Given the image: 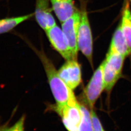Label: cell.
<instances>
[{"mask_svg": "<svg viewBox=\"0 0 131 131\" xmlns=\"http://www.w3.org/2000/svg\"><path fill=\"white\" fill-rule=\"evenodd\" d=\"M44 67L49 84L57 105H63L76 98L73 90L66 84L60 77L52 61L42 51H39L32 46Z\"/></svg>", "mask_w": 131, "mask_h": 131, "instance_id": "obj_1", "label": "cell"}, {"mask_svg": "<svg viewBox=\"0 0 131 131\" xmlns=\"http://www.w3.org/2000/svg\"><path fill=\"white\" fill-rule=\"evenodd\" d=\"M80 10L81 20L78 35V49L92 66L93 38L86 10V4L85 2H81Z\"/></svg>", "mask_w": 131, "mask_h": 131, "instance_id": "obj_2", "label": "cell"}, {"mask_svg": "<svg viewBox=\"0 0 131 131\" xmlns=\"http://www.w3.org/2000/svg\"><path fill=\"white\" fill-rule=\"evenodd\" d=\"M52 109L59 115L68 131H79L82 120V112L80 103L76 98L63 105L56 104L53 105Z\"/></svg>", "mask_w": 131, "mask_h": 131, "instance_id": "obj_3", "label": "cell"}, {"mask_svg": "<svg viewBox=\"0 0 131 131\" xmlns=\"http://www.w3.org/2000/svg\"><path fill=\"white\" fill-rule=\"evenodd\" d=\"M104 65V62L103 61L94 72L83 92L84 104L90 110L93 109L97 101L103 90L105 89L103 80Z\"/></svg>", "mask_w": 131, "mask_h": 131, "instance_id": "obj_4", "label": "cell"}, {"mask_svg": "<svg viewBox=\"0 0 131 131\" xmlns=\"http://www.w3.org/2000/svg\"><path fill=\"white\" fill-rule=\"evenodd\" d=\"M80 20V10L76 9L74 14L70 18L61 23L62 30L65 36L71 51L77 59L79 51L78 46V35Z\"/></svg>", "mask_w": 131, "mask_h": 131, "instance_id": "obj_5", "label": "cell"}, {"mask_svg": "<svg viewBox=\"0 0 131 131\" xmlns=\"http://www.w3.org/2000/svg\"><path fill=\"white\" fill-rule=\"evenodd\" d=\"M52 47L66 61L77 60L69 47L62 29L57 25L45 31Z\"/></svg>", "mask_w": 131, "mask_h": 131, "instance_id": "obj_6", "label": "cell"}, {"mask_svg": "<svg viewBox=\"0 0 131 131\" xmlns=\"http://www.w3.org/2000/svg\"><path fill=\"white\" fill-rule=\"evenodd\" d=\"M62 80L70 89L74 90L82 82V71L77 60H67L58 70Z\"/></svg>", "mask_w": 131, "mask_h": 131, "instance_id": "obj_7", "label": "cell"}, {"mask_svg": "<svg viewBox=\"0 0 131 131\" xmlns=\"http://www.w3.org/2000/svg\"><path fill=\"white\" fill-rule=\"evenodd\" d=\"M50 0H36L34 15L39 26L45 31L56 25L50 6Z\"/></svg>", "mask_w": 131, "mask_h": 131, "instance_id": "obj_8", "label": "cell"}, {"mask_svg": "<svg viewBox=\"0 0 131 131\" xmlns=\"http://www.w3.org/2000/svg\"><path fill=\"white\" fill-rule=\"evenodd\" d=\"M52 10L62 23L70 18L76 10L73 0H50Z\"/></svg>", "mask_w": 131, "mask_h": 131, "instance_id": "obj_9", "label": "cell"}, {"mask_svg": "<svg viewBox=\"0 0 131 131\" xmlns=\"http://www.w3.org/2000/svg\"><path fill=\"white\" fill-rule=\"evenodd\" d=\"M109 49L126 57L131 54L127 45L125 39L122 33L120 24L113 35Z\"/></svg>", "mask_w": 131, "mask_h": 131, "instance_id": "obj_10", "label": "cell"}, {"mask_svg": "<svg viewBox=\"0 0 131 131\" xmlns=\"http://www.w3.org/2000/svg\"><path fill=\"white\" fill-rule=\"evenodd\" d=\"M120 25L122 33L125 39L129 51L131 54V11L128 1H127L123 8Z\"/></svg>", "mask_w": 131, "mask_h": 131, "instance_id": "obj_11", "label": "cell"}, {"mask_svg": "<svg viewBox=\"0 0 131 131\" xmlns=\"http://www.w3.org/2000/svg\"><path fill=\"white\" fill-rule=\"evenodd\" d=\"M104 65L103 69V80L105 90L110 93L118 80L122 78L121 73L107 64L104 60Z\"/></svg>", "mask_w": 131, "mask_h": 131, "instance_id": "obj_12", "label": "cell"}, {"mask_svg": "<svg viewBox=\"0 0 131 131\" xmlns=\"http://www.w3.org/2000/svg\"><path fill=\"white\" fill-rule=\"evenodd\" d=\"M34 16V13L23 16L8 17L0 19V35L8 33L24 21Z\"/></svg>", "mask_w": 131, "mask_h": 131, "instance_id": "obj_13", "label": "cell"}, {"mask_svg": "<svg viewBox=\"0 0 131 131\" xmlns=\"http://www.w3.org/2000/svg\"><path fill=\"white\" fill-rule=\"evenodd\" d=\"M80 107L82 112V120L79 131H94L91 111L84 104H80Z\"/></svg>", "mask_w": 131, "mask_h": 131, "instance_id": "obj_14", "label": "cell"}, {"mask_svg": "<svg viewBox=\"0 0 131 131\" xmlns=\"http://www.w3.org/2000/svg\"><path fill=\"white\" fill-rule=\"evenodd\" d=\"M25 119L26 115L24 114L12 126L9 127V123L6 127L5 131H24Z\"/></svg>", "mask_w": 131, "mask_h": 131, "instance_id": "obj_15", "label": "cell"}, {"mask_svg": "<svg viewBox=\"0 0 131 131\" xmlns=\"http://www.w3.org/2000/svg\"><path fill=\"white\" fill-rule=\"evenodd\" d=\"M90 111L94 131H105L96 113L94 111L93 109H91Z\"/></svg>", "mask_w": 131, "mask_h": 131, "instance_id": "obj_16", "label": "cell"}, {"mask_svg": "<svg viewBox=\"0 0 131 131\" xmlns=\"http://www.w3.org/2000/svg\"><path fill=\"white\" fill-rule=\"evenodd\" d=\"M16 108H15V110H14V111L13 112V114H12V117L13 114H14L15 112L16 111ZM11 118H10V119H9L8 122H5V123H4V124H2V123H1V118H0V131H5L6 127L7 126V124L9 123V122L10 121V120H11Z\"/></svg>", "mask_w": 131, "mask_h": 131, "instance_id": "obj_17", "label": "cell"}, {"mask_svg": "<svg viewBox=\"0 0 131 131\" xmlns=\"http://www.w3.org/2000/svg\"><path fill=\"white\" fill-rule=\"evenodd\" d=\"M130 2H131V0H130Z\"/></svg>", "mask_w": 131, "mask_h": 131, "instance_id": "obj_18", "label": "cell"}]
</instances>
